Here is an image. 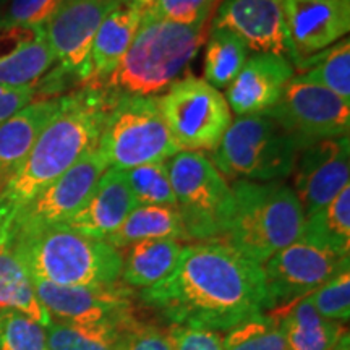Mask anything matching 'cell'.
Instances as JSON below:
<instances>
[{"mask_svg":"<svg viewBox=\"0 0 350 350\" xmlns=\"http://www.w3.org/2000/svg\"><path fill=\"white\" fill-rule=\"evenodd\" d=\"M292 65L319 54L350 29V0H281Z\"/></svg>","mask_w":350,"mask_h":350,"instance_id":"2e32d148","label":"cell"},{"mask_svg":"<svg viewBox=\"0 0 350 350\" xmlns=\"http://www.w3.org/2000/svg\"><path fill=\"white\" fill-rule=\"evenodd\" d=\"M219 2L221 0H159L154 12L175 23H208Z\"/></svg>","mask_w":350,"mask_h":350,"instance_id":"e575fe53","label":"cell"},{"mask_svg":"<svg viewBox=\"0 0 350 350\" xmlns=\"http://www.w3.org/2000/svg\"><path fill=\"white\" fill-rule=\"evenodd\" d=\"M308 297L321 317L345 325L350 318V271L334 275Z\"/></svg>","mask_w":350,"mask_h":350,"instance_id":"836d02e7","label":"cell"},{"mask_svg":"<svg viewBox=\"0 0 350 350\" xmlns=\"http://www.w3.org/2000/svg\"><path fill=\"white\" fill-rule=\"evenodd\" d=\"M135 206L138 204L125 180L124 170L109 167L100 175L83 206L65 226L86 237L107 240Z\"/></svg>","mask_w":350,"mask_h":350,"instance_id":"ffe728a7","label":"cell"},{"mask_svg":"<svg viewBox=\"0 0 350 350\" xmlns=\"http://www.w3.org/2000/svg\"><path fill=\"white\" fill-rule=\"evenodd\" d=\"M165 125L180 151L213 152L232 122L224 94L203 78L185 77L157 96Z\"/></svg>","mask_w":350,"mask_h":350,"instance_id":"9c48e42d","label":"cell"},{"mask_svg":"<svg viewBox=\"0 0 350 350\" xmlns=\"http://www.w3.org/2000/svg\"><path fill=\"white\" fill-rule=\"evenodd\" d=\"M122 0H65L52 18L44 25L57 73L77 77L88 85L90 55L96 33L103 20Z\"/></svg>","mask_w":350,"mask_h":350,"instance_id":"4fadbf2b","label":"cell"},{"mask_svg":"<svg viewBox=\"0 0 350 350\" xmlns=\"http://www.w3.org/2000/svg\"><path fill=\"white\" fill-rule=\"evenodd\" d=\"M295 75L288 57L273 52H253L226 88L224 98L230 112L240 116L268 112Z\"/></svg>","mask_w":350,"mask_h":350,"instance_id":"e0dca14e","label":"cell"},{"mask_svg":"<svg viewBox=\"0 0 350 350\" xmlns=\"http://www.w3.org/2000/svg\"><path fill=\"white\" fill-rule=\"evenodd\" d=\"M167 169L188 242L224 237L234 214V195L209 156L180 151L167 159Z\"/></svg>","mask_w":350,"mask_h":350,"instance_id":"ba28073f","label":"cell"},{"mask_svg":"<svg viewBox=\"0 0 350 350\" xmlns=\"http://www.w3.org/2000/svg\"><path fill=\"white\" fill-rule=\"evenodd\" d=\"M64 2L65 0H12L5 20L44 28Z\"/></svg>","mask_w":350,"mask_h":350,"instance_id":"8d00e7d4","label":"cell"},{"mask_svg":"<svg viewBox=\"0 0 350 350\" xmlns=\"http://www.w3.org/2000/svg\"><path fill=\"white\" fill-rule=\"evenodd\" d=\"M0 350H49L47 329L15 310H0Z\"/></svg>","mask_w":350,"mask_h":350,"instance_id":"d6a6232c","label":"cell"},{"mask_svg":"<svg viewBox=\"0 0 350 350\" xmlns=\"http://www.w3.org/2000/svg\"><path fill=\"white\" fill-rule=\"evenodd\" d=\"M172 239L188 242L180 213L174 206H135L106 242L117 250L146 240Z\"/></svg>","mask_w":350,"mask_h":350,"instance_id":"d4e9b609","label":"cell"},{"mask_svg":"<svg viewBox=\"0 0 350 350\" xmlns=\"http://www.w3.org/2000/svg\"><path fill=\"white\" fill-rule=\"evenodd\" d=\"M332 350H350V338H349V332L347 334H344V338L339 340L338 345H336Z\"/></svg>","mask_w":350,"mask_h":350,"instance_id":"60d3db41","label":"cell"},{"mask_svg":"<svg viewBox=\"0 0 350 350\" xmlns=\"http://www.w3.org/2000/svg\"><path fill=\"white\" fill-rule=\"evenodd\" d=\"M54 65L44 28L0 21V85L38 88Z\"/></svg>","mask_w":350,"mask_h":350,"instance_id":"d6986e66","label":"cell"},{"mask_svg":"<svg viewBox=\"0 0 350 350\" xmlns=\"http://www.w3.org/2000/svg\"><path fill=\"white\" fill-rule=\"evenodd\" d=\"M206 25L175 23L154 10L144 12L125 57L100 86L135 96L164 93L198 55L208 36Z\"/></svg>","mask_w":350,"mask_h":350,"instance_id":"3957f363","label":"cell"},{"mask_svg":"<svg viewBox=\"0 0 350 350\" xmlns=\"http://www.w3.org/2000/svg\"><path fill=\"white\" fill-rule=\"evenodd\" d=\"M107 167L129 170L180 152L165 125L157 96L116 93L98 142Z\"/></svg>","mask_w":350,"mask_h":350,"instance_id":"52a82bcc","label":"cell"},{"mask_svg":"<svg viewBox=\"0 0 350 350\" xmlns=\"http://www.w3.org/2000/svg\"><path fill=\"white\" fill-rule=\"evenodd\" d=\"M38 96V88H10L0 85V124L28 106Z\"/></svg>","mask_w":350,"mask_h":350,"instance_id":"f35d334b","label":"cell"},{"mask_svg":"<svg viewBox=\"0 0 350 350\" xmlns=\"http://www.w3.org/2000/svg\"><path fill=\"white\" fill-rule=\"evenodd\" d=\"M301 239L342 256L350 252V185L331 203L305 217Z\"/></svg>","mask_w":350,"mask_h":350,"instance_id":"4316f807","label":"cell"},{"mask_svg":"<svg viewBox=\"0 0 350 350\" xmlns=\"http://www.w3.org/2000/svg\"><path fill=\"white\" fill-rule=\"evenodd\" d=\"M301 143L268 112L230 122L211 163L234 180L281 182L294 170Z\"/></svg>","mask_w":350,"mask_h":350,"instance_id":"8992f818","label":"cell"},{"mask_svg":"<svg viewBox=\"0 0 350 350\" xmlns=\"http://www.w3.org/2000/svg\"><path fill=\"white\" fill-rule=\"evenodd\" d=\"M124 2L131 3V5H137L138 8H142L143 12H148V10H154L159 0H124Z\"/></svg>","mask_w":350,"mask_h":350,"instance_id":"ab89813d","label":"cell"},{"mask_svg":"<svg viewBox=\"0 0 350 350\" xmlns=\"http://www.w3.org/2000/svg\"><path fill=\"white\" fill-rule=\"evenodd\" d=\"M268 313L278 323L287 350H332L347 334L342 323L321 317L308 295Z\"/></svg>","mask_w":350,"mask_h":350,"instance_id":"603a6c76","label":"cell"},{"mask_svg":"<svg viewBox=\"0 0 350 350\" xmlns=\"http://www.w3.org/2000/svg\"><path fill=\"white\" fill-rule=\"evenodd\" d=\"M138 295L170 325L217 332L271 310L261 265L222 240L183 245L172 273Z\"/></svg>","mask_w":350,"mask_h":350,"instance_id":"6da1fadb","label":"cell"},{"mask_svg":"<svg viewBox=\"0 0 350 350\" xmlns=\"http://www.w3.org/2000/svg\"><path fill=\"white\" fill-rule=\"evenodd\" d=\"M349 256L305 239H299L274 253L261 266L271 310L310 295L334 275L349 269Z\"/></svg>","mask_w":350,"mask_h":350,"instance_id":"30bf717a","label":"cell"},{"mask_svg":"<svg viewBox=\"0 0 350 350\" xmlns=\"http://www.w3.org/2000/svg\"><path fill=\"white\" fill-rule=\"evenodd\" d=\"M224 350H287L275 319L261 313L252 317L222 334Z\"/></svg>","mask_w":350,"mask_h":350,"instance_id":"1f68e13d","label":"cell"},{"mask_svg":"<svg viewBox=\"0 0 350 350\" xmlns=\"http://www.w3.org/2000/svg\"><path fill=\"white\" fill-rule=\"evenodd\" d=\"M10 247L34 279L65 287L112 286L120 281L122 253L106 240L65 224L12 239Z\"/></svg>","mask_w":350,"mask_h":350,"instance_id":"277c9868","label":"cell"},{"mask_svg":"<svg viewBox=\"0 0 350 350\" xmlns=\"http://www.w3.org/2000/svg\"><path fill=\"white\" fill-rule=\"evenodd\" d=\"M107 169L98 148L86 152L75 165L49 183L23 209H20L8 227L7 235L0 240L10 242L18 235L65 224L83 206L100 175Z\"/></svg>","mask_w":350,"mask_h":350,"instance_id":"8fae6325","label":"cell"},{"mask_svg":"<svg viewBox=\"0 0 350 350\" xmlns=\"http://www.w3.org/2000/svg\"><path fill=\"white\" fill-rule=\"evenodd\" d=\"M183 243L178 240H146L125 248L122 255L120 282L129 288L144 291L164 281L177 266Z\"/></svg>","mask_w":350,"mask_h":350,"instance_id":"cb8c5ba5","label":"cell"},{"mask_svg":"<svg viewBox=\"0 0 350 350\" xmlns=\"http://www.w3.org/2000/svg\"><path fill=\"white\" fill-rule=\"evenodd\" d=\"M38 299L52 319L72 325L129 323L135 319L131 288L120 281L112 286L65 287L31 278Z\"/></svg>","mask_w":350,"mask_h":350,"instance_id":"5bb4252c","label":"cell"},{"mask_svg":"<svg viewBox=\"0 0 350 350\" xmlns=\"http://www.w3.org/2000/svg\"><path fill=\"white\" fill-rule=\"evenodd\" d=\"M211 26L234 33L252 54L288 55L281 0H221Z\"/></svg>","mask_w":350,"mask_h":350,"instance_id":"ac0fdd59","label":"cell"},{"mask_svg":"<svg viewBox=\"0 0 350 350\" xmlns=\"http://www.w3.org/2000/svg\"><path fill=\"white\" fill-rule=\"evenodd\" d=\"M131 195L139 206L177 208L174 188L170 183L167 161H157L124 170Z\"/></svg>","mask_w":350,"mask_h":350,"instance_id":"4dcf8cb0","label":"cell"},{"mask_svg":"<svg viewBox=\"0 0 350 350\" xmlns=\"http://www.w3.org/2000/svg\"><path fill=\"white\" fill-rule=\"evenodd\" d=\"M230 190L234 214L219 240L262 266L274 253L301 239L305 214L286 183L234 180Z\"/></svg>","mask_w":350,"mask_h":350,"instance_id":"5b68a950","label":"cell"},{"mask_svg":"<svg viewBox=\"0 0 350 350\" xmlns=\"http://www.w3.org/2000/svg\"><path fill=\"white\" fill-rule=\"evenodd\" d=\"M304 146L327 138L349 137L350 103L326 88L294 75L268 111Z\"/></svg>","mask_w":350,"mask_h":350,"instance_id":"7c38bea8","label":"cell"},{"mask_svg":"<svg viewBox=\"0 0 350 350\" xmlns=\"http://www.w3.org/2000/svg\"><path fill=\"white\" fill-rule=\"evenodd\" d=\"M165 336L170 350H224L222 332L213 329L170 325Z\"/></svg>","mask_w":350,"mask_h":350,"instance_id":"d590c367","label":"cell"},{"mask_svg":"<svg viewBox=\"0 0 350 350\" xmlns=\"http://www.w3.org/2000/svg\"><path fill=\"white\" fill-rule=\"evenodd\" d=\"M116 91L88 85L60 99L23 164L0 191V239L26 204L98 146Z\"/></svg>","mask_w":350,"mask_h":350,"instance_id":"7a4b0ae2","label":"cell"},{"mask_svg":"<svg viewBox=\"0 0 350 350\" xmlns=\"http://www.w3.org/2000/svg\"><path fill=\"white\" fill-rule=\"evenodd\" d=\"M137 321L72 325L52 319L46 327L49 350H119L125 331Z\"/></svg>","mask_w":350,"mask_h":350,"instance_id":"83f0119b","label":"cell"},{"mask_svg":"<svg viewBox=\"0 0 350 350\" xmlns=\"http://www.w3.org/2000/svg\"><path fill=\"white\" fill-rule=\"evenodd\" d=\"M143 13L142 8L124 0L109 12L100 23L91 47L88 85H103L116 72L133 42Z\"/></svg>","mask_w":350,"mask_h":350,"instance_id":"7402d4cb","label":"cell"},{"mask_svg":"<svg viewBox=\"0 0 350 350\" xmlns=\"http://www.w3.org/2000/svg\"><path fill=\"white\" fill-rule=\"evenodd\" d=\"M119 350H170L165 331L138 319L125 331Z\"/></svg>","mask_w":350,"mask_h":350,"instance_id":"74e56055","label":"cell"},{"mask_svg":"<svg viewBox=\"0 0 350 350\" xmlns=\"http://www.w3.org/2000/svg\"><path fill=\"white\" fill-rule=\"evenodd\" d=\"M294 193L305 217L312 216L350 185V139L327 138L305 143L294 165Z\"/></svg>","mask_w":350,"mask_h":350,"instance_id":"9a60e30c","label":"cell"},{"mask_svg":"<svg viewBox=\"0 0 350 350\" xmlns=\"http://www.w3.org/2000/svg\"><path fill=\"white\" fill-rule=\"evenodd\" d=\"M294 70L300 78L326 88L350 103V39L345 36L319 54L301 60Z\"/></svg>","mask_w":350,"mask_h":350,"instance_id":"f1b7e54d","label":"cell"},{"mask_svg":"<svg viewBox=\"0 0 350 350\" xmlns=\"http://www.w3.org/2000/svg\"><path fill=\"white\" fill-rule=\"evenodd\" d=\"M250 51L239 36L211 26L204 49L203 80L216 90H226L247 62Z\"/></svg>","mask_w":350,"mask_h":350,"instance_id":"f546056e","label":"cell"},{"mask_svg":"<svg viewBox=\"0 0 350 350\" xmlns=\"http://www.w3.org/2000/svg\"><path fill=\"white\" fill-rule=\"evenodd\" d=\"M0 310H15L47 327L52 317L38 299L31 275L13 253L7 240H0Z\"/></svg>","mask_w":350,"mask_h":350,"instance_id":"484cf974","label":"cell"},{"mask_svg":"<svg viewBox=\"0 0 350 350\" xmlns=\"http://www.w3.org/2000/svg\"><path fill=\"white\" fill-rule=\"evenodd\" d=\"M59 98L31 100L0 124V191L23 164L34 143L60 107Z\"/></svg>","mask_w":350,"mask_h":350,"instance_id":"44dd1931","label":"cell"}]
</instances>
